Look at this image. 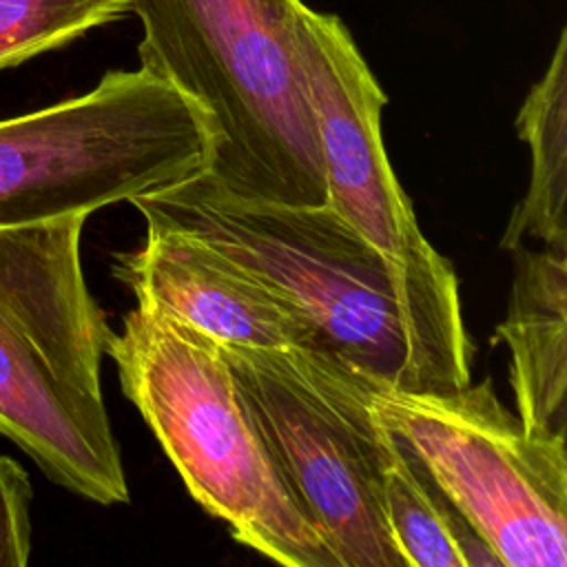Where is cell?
Listing matches in <instances>:
<instances>
[{
    "mask_svg": "<svg viewBox=\"0 0 567 567\" xmlns=\"http://www.w3.org/2000/svg\"><path fill=\"white\" fill-rule=\"evenodd\" d=\"M204 111L144 66L106 71L75 97L0 120V226L91 215L208 164Z\"/></svg>",
    "mask_w": 567,
    "mask_h": 567,
    "instance_id": "cell-6",
    "label": "cell"
},
{
    "mask_svg": "<svg viewBox=\"0 0 567 567\" xmlns=\"http://www.w3.org/2000/svg\"><path fill=\"white\" fill-rule=\"evenodd\" d=\"M219 343V341H217ZM288 487L339 567H405L383 518L368 377L319 348L219 343Z\"/></svg>",
    "mask_w": 567,
    "mask_h": 567,
    "instance_id": "cell-7",
    "label": "cell"
},
{
    "mask_svg": "<svg viewBox=\"0 0 567 567\" xmlns=\"http://www.w3.org/2000/svg\"><path fill=\"white\" fill-rule=\"evenodd\" d=\"M31 501L27 470L0 454V567H24L31 558Z\"/></svg>",
    "mask_w": 567,
    "mask_h": 567,
    "instance_id": "cell-14",
    "label": "cell"
},
{
    "mask_svg": "<svg viewBox=\"0 0 567 567\" xmlns=\"http://www.w3.org/2000/svg\"><path fill=\"white\" fill-rule=\"evenodd\" d=\"M133 0H0V71L117 22Z\"/></svg>",
    "mask_w": 567,
    "mask_h": 567,
    "instance_id": "cell-13",
    "label": "cell"
},
{
    "mask_svg": "<svg viewBox=\"0 0 567 567\" xmlns=\"http://www.w3.org/2000/svg\"><path fill=\"white\" fill-rule=\"evenodd\" d=\"M124 396L137 408L190 496L230 536L284 567H339L288 487L221 346L144 303L106 337Z\"/></svg>",
    "mask_w": 567,
    "mask_h": 567,
    "instance_id": "cell-3",
    "label": "cell"
},
{
    "mask_svg": "<svg viewBox=\"0 0 567 567\" xmlns=\"http://www.w3.org/2000/svg\"><path fill=\"white\" fill-rule=\"evenodd\" d=\"M84 221L0 226V434L55 485L115 505L128 483L102 399L111 326L84 279Z\"/></svg>",
    "mask_w": 567,
    "mask_h": 567,
    "instance_id": "cell-2",
    "label": "cell"
},
{
    "mask_svg": "<svg viewBox=\"0 0 567 567\" xmlns=\"http://www.w3.org/2000/svg\"><path fill=\"white\" fill-rule=\"evenodd\" d=\"M113 277L137 303L157 308L219 343L319 348L312 326L286 299L184 230L146 224L144 244L113 255Z\"/></svg>",
    "mask_w": 567,
    "mask_h": 567,
    "instance_id": "cell-9",
    "label": "cell"
},
{
    "mask_svg": "<svg viewBox=\"0 0 567 567\" xmlns=\"http://www.w3.org/2000/svg\"><path fill=\"white\" fill-rule=\"evenodd\" d=\"M379 496L405 567H503L412 445L388 425L379 454Z\"/></svg>",
    "mask_w": 567,
    "mask_h": 567,
    "instance_id": "cell-11",
    "label": "cell"
},
{
    "mask_svg": "<svg viewBox=\"0 0 567 567\" xmlns=\"http://www.w3.org/2000/svg\"><path fill=\"white\" fill-rule=\"evenodd\" d=\"M131 204L146 224L206 241L286 299L312 326L319 350L365 377L414 390L392 275L330 204L241 197L204 171Z\"/></svg>",
    "mask_w": 567,
    "mask_h": 567,
    "instance_id": "cell-5",
    "label": "cell"
},
{
    "mask_svg": "<svg viewBox=\"0 0 567 567\" xmlns=\"http://www.w3.org/2000/svg\"><path fill=\"white\" fill-rule=\"evenodd\" d=\"M297 44L323 151L328 204L392 275L414 390L463 388L472 381V343L458 277L419 228L388 159L381 137L388 97L339 16L303 2Z\"/></svg>",
    "mask_w": 567,
    "mask_h": 567,
    "instance_id": "cell-4",
    "label": "cell"
},
{
    "mask_svg": "<svg viewBox=\"0 0 567 567\" xmlns=\"http://www.w3.org/2000/svg\"><path fill=\"white\" fill-rule=\"evenodd\" d=\"M374 416L403 436L503 567L567 565L565 432L529 427L485 379L408 390L368 377Z\"/></svg>",
    "mask_w": 567,
    "mask_h": 567,
    "instance_id": "cell-8",
    "label": "cell"
},
{
    "mask_svg": "<svg viewBox=\"0 0 567 567\" xmlns=\"http://www.w3.org/2000/svg\"><path fill=\"white\" fill-rule=\"evenodd\" d=\"M505 319L492 343L507 348L516 414L536 430L567 432V248L520 246Z\"/></svg>",
    "mask_w": 567,
    "mask_h": 567,
    "instance_id": "cell-10",
    "label": "cell"
},
{
    "mask_svg": "<svg viewBox=\"0 0 567 567\" xmlns=\"http://www.w3.org/2000/svg\"><path fill=\"white\" fill-rule=\"evenodd\" d=\"M518 137L529 146L532 173L523 199L505 226L501 250L538 244L567 248V31L560 29L543 78L516 115Z\"/></svg>",
    "mask_w": 567,
    "mask_h": 567,
    "instance_id": "cell-12",
    "label": "cell"
},
{
    "mask_svg": "<svg viewBox=\"0 0 567 567\" xmlns=\"http://www.w3.org/2000/svg\"><path fill=\"white\" fill-rule=\"evenodd\" d=\"M301 0H133L140 66L206 115L208 173L241 197L328 204L323 151L299 60Z\"/></svg>",
    "mask_w": 567,
    "mask_h": 567,
    "instance_id": "cell-1",
    "label": "cell"
}]
</instances>
